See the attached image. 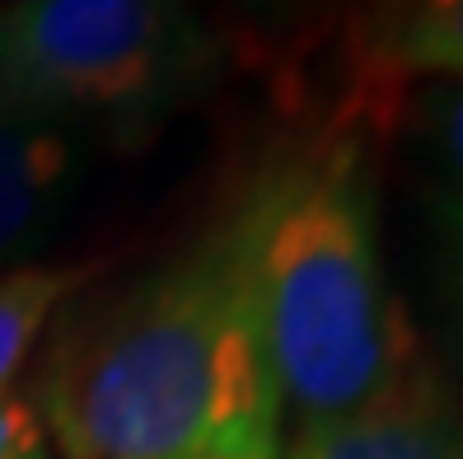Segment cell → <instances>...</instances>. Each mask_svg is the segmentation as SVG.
Listing matches in <instances>:
<instances>
[{"mask_svg":"<svg viewBox=\"0 0 463 459\" xmlns=\"http://www.w3.org/2000/svg\"><path fill=\"white\" fill-rule=\"evenodd\" d=\"M33 413L61 459L286 454L234 206L159 267L66 310Z\"/></svg>","mask_w":463,"mask_h":459,"instance_id":"cell-1","label":"cell"},{"mask_svg":"<svg viewBox=\"0 0 463 459\" xmlns=\"http://www.w3.org/2000/svg\"><path fill=\"white\" fill-rule=\"evenodd\" d=\"M234 211L295 431L361 413L417 370L412 329L379 258L374 178L356 127L271 159Z\"/></svg>","mask_w":463,"mask_h":459,"instance_id":"cell-2","label":"cell"},{"mask_svg":"<svg viewBox=\"0 0 463 459\" xmlns=\"http://www.w3.org/2000/svg\"><path fill=\"white\" fill-rule=\"evenodd\" d=\"M221 71V43L165 0L0 5V103L85 131L150 137Z\"/></svg>","mask_w":463,"mask_h":459,"instance_id":"cell-3","label":"cell"},{"mask_svg":"<svg viewBox=\"0 0 463 459\" xmlns=\"http://www.w3.org/2000/svg\"><path fill=\"white\" fill-rule=\"evenodd\" d=\"M351 118L379 122L389 103L426 80L463 85V0L356 10L346 24Z\"/></svg>","mask_w":463,"mask_h":459,"instance_id":"cell-4","label":"cell"},{"mask_svg":"<svg viewBox=\"0 0 463 459\" xmlns=\"http://www.w3.org/2000/svg\"><path fill=\"white\" fill-rule=\"evenodd\" d=\"M85 165V127L0 103V273L24 267L61 225Z\"/></svg>","mask_w":463,"mask_h":459,"instance_id":"cell-5","label":"cell"},{"mask_svg":"<svg viewBox=\"0 0 463 459\" xmlns=\"http://www.w3.org/2000/svg\"><path fill=\"white\" fill-rule=\"evenodd\" d=\"M281 459H463V408L417 366L370 408L299 426Z\"/></svg>","mask_w":463,"mask_h":459,"instance_id":"cell-6","label":"cell"},{"mask_svg":"<svg viewBox=\"0 0 463 459\" xmlns=\"http://www.w3.org/2000/svg\"><path fill=\"white\" fill-rule=\"evenodd\" d=\"M80 282H85V267L66 263H24L0 273V398L14 385L24 361L33 357L52 314L71 301Z\"/></svg>","mask_w":463,"mask_h":459,"instance_id":"cell-7","label":"cell"},{"mask_svg":"<svg viewBox=\"0 0 463 459\" xmlns=\"http://www.w3.org/2000/svg\"><path fill=\"white\" fill-rule=\"evenodd\" d=\"M0 459H52L33 403L0 398Z\"/></svg>","mask_w":463,"mask_h":459,"instance_id":"cell-8","label":"cell"},{"mask_svg":"<svg viewBox=\"0 0 463 459\" xmlns=\"http://www.w3.org/2000/svg\"><path fill=\"white\" fill-rule=\"evenodd\" d=\"M435 141H440L445 169H449L454 183H458L454 206H463V85L449 90V99L440 103V118H435Z\"/></svg>","mask_w":463,"mask_h":459,"instance_id":"cell-9","label":"cell"},{"mask_svg":"<svg viewBox=\"0 0 463 459\" xmlns=\"http://www.w3.org/2000/svg\"><path fill=\"white\" fill-rule=\"evenodd\" d=\"M454 211V225H458V234H463V206H449Z\"/></svg>","mask_w":463,"mask_h":459,"instance_id":"cell-10","label":"cell"},{"mask_svg":"<svg viewBox=\"0 0 463 459\" xmlns=\"http://www.w3.org/2000/svg\"><path fill=\"white\" fill-rule=\"evenodd\" d=\"M458 295H463V267H458Z\"/></svg>","mask_w":463,"mask_h":459,"instance_id":"cell-11","label":"cell"}]
</instances>
